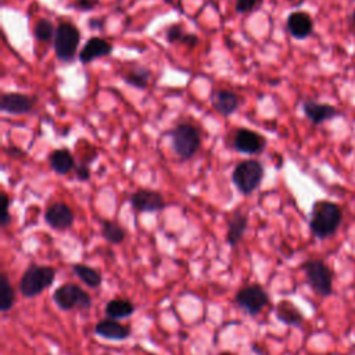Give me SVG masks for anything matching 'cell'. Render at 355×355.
Returning a JSON list of instances; mask_svg holds the SVG:
<instances>
[{"mask_svg":"<svg viewBox=\"0 0 355 355\" xmlns=\"http://www.w3.org/2000/svg\"><path fill=\"white\" fill-rule=\"evenodd\" d=\"M343 222L341 208L331 201L320 200L312 205L309 229L316 239H327L333 236Z\"/></svg>","mask_w":355,"mask_h":355,"instance_id":"1","label":"cell"},{"mask_svg":"<svg viewBox=\"0 0 355 355\" xmlns=\"http://www.w3.org/2000/svg\"><path fill=\"white\" fill-rule=\"evenodd\" d=\"M169 136L172 151L180 161H189L201 147V133L189 122L178 123L169 132Z\"/></svg>","mask_w":355,"mask_h":355,"instance_id":"2","label":"cell"},{"mask_svg":"<svg viewBox=\"0 0 355 355\" xmlns=\"http://www.w3.org/2000/svg\"><path fill=\"white\" fill-rule=\"evenodd\" d=\"M55 279V269L49 265L31 263L22 273L18 288L25 298H33L42 294L53 284Z\"/></svg>","mask_w":355,"mask_h":355,"instance_id":"3","label":"cell"},{"mask_svg":"<svg viewBox=\"0 0 355 355\" xmlns=\"http://www.w3.org/2000/svg\"><path fill=\"white\" fill-rule=\"evenodd\" d=\"M263 179V165L254 158L240 161L232 173V182L237 187V190L248 196L254 190H257Z\"/></svg>","mask_w":355,"mask_h":355,"instance_id":"4","label":"cell"},{"mask_svg":"<svg viewBox=\"0 0 355 355\" xmlns=\"http://www.w3.org/2000/svg\"><path fill=\"white\" fill-rule=\"evenodd\" d=\"M80 42V32L72 22H61L55 28V35L53 40L55 57L60 61L71 62L75 60L78 53V46Z\"/></svg>","mask_w":355,"mask_h":355,"instance_id":"5","label":"cell"},{"mask_svg":"<svg viewBox=\"0 0 355 355\" xmlns=\"http://www.w3.org/2000/svg\"><path fill=\"white\" fill-rule=\"evenodd\" d=\"M305 279L309 287L320 297L333 294V270L322 259H309L302 263Z\"/></svg>","mask_w":355,"mask_h":355,"instance_id":"6","label":"cell"},{"mask_svg":"<svg viewBox=\"0 0 355 355\" xmlns=\"http://www.w3.org/2000/svg\"><path fill=\"white\" fill-rule=\"evenodd\" d=\"M53 301L62 311H71L75 308L89 311L92 308V297L89 293L73 283H65L55 288L53 293Z\"/></svg>","mask_w":355,"mask_h":355,"instance_id":"7","label":"cell"},{"mask_svg":"<svg viewBox=\"0 0 355 355\" xmlns=\"http://www.w3.org/2000/svg\"><path fill=\"white\" fill-rule=\"evenodd\" d=\"M234 301L250 315H257L269 304V295L259 284H250L236 293Z\"/></svg>","mask_w":355,"mask_h":355,"instance_id":"8","label":"cell"},{"mask_svg":"<svg viewBox=\"0 0 355 355\" xmlns=\"http://www.w3.org/2000/svg\"><path fill=\"white\" fill-rule=\"evenodd\" d=\"M232 146L237 153L257 155L265 150L266 139L258 132L247 128H239L233 135Z\"/></svg>","mask_w":355,"mask_h":355,"instance_id":"9","label":"cell"},{"mask_svg":"<svg viewBox=\"0 0 355 355\" xmlns=\"http://www.w3.org/2000/svg\"><path fill=\"white\" fill-rule=\"evenodd\" d=\"M36 98L19 92H6L0 97V110L11 115H25L33 111Z\"/></svg>","mask_w":355,"mask_h":355,"instance_id":"10","label":"cell"},{"mask_svg":"<svg viewBox=\"0 0 355 355\" xmlns=\"http://www.w3.org/2000/svg\"><path fill=\"white\" fill-rule=\"evenodd\" d=\"M73 211L62 201L50 204L44 211V222L54 230H67L73 225Z\"/></svg>","mask_w":355,"mask_h":355,"instance_id":"11","label":"cell"},{"mask_svg":"<svg viewBox=\"0 0 355 355\" xmlns=\"http://www.w3.org/2000/svg\"><path fill=\"white\" fill-rule=\"evenodd\" d=\"M130 205L139 212H157L166 207V202L155 190L151 189H139L130 194Z\"/></svg>","mask_w":355,"mask_h":355,"instance_id":"12","label":"cell"},{"mask_svg":"<svg viewBox=\"0 0 355 355\" xmlns=\"http://www.w3.org/2000/svg\"><path fill=\"white\" fill-rule=\"evenodd\" d=\"M112 53V44L100 36H92L80 49L78 58L82 64H89L96 58L107 57Z\"/></svg>","mask_w":355,"mask_h":355,"instance_id":"13","label":"cell"},{"mask_svg":"<svg viewBox=\"0 0 355 355\" xmlns=\"http://www.w3.org/2000/svg\"><path fill=\"white\" fill-rule=\"evenodd\" d=\"M211 105L222 116H229L240 107V97L229 89H216L209 96Z\"/></svg>","mask_w":355,"mask_h":355,"instance_id":"14","label":"cell"},{"mask_svg":"<svg viewBox=\"0 0 355 355\" xmlns=\"http://www.w3.org/2000/svg\"><path fill=\"white\" fill-rule=\"evenodd\" d=\"M286 26L293 37L306 39L313 31V21L308 12L294 11L287 17Z\"/></svg>","mask_w":355,"mask_h":355,"instance_id":"15","label":"cell"},{"mask_svg":"<svg viewBox=\"0 0 355 355\" xmlns=\"http://www.w3.org/2000/svg\"><path fill=\"white\" fill-rule=\"evenodd\" d=\"M94 333L107 340L121 341L130 336V327L116 322V319L107 318L97 322V324L94 326Z\"/></svg>","mask_w":355,"mask_h":355,"instance_id":"16","label":"cell"},{"mask_svg":"<svg viewBox=\"0 0 355 355\" xmlns=\"http://www.w3.org/2000/svg\"><path fill=\"white\" fill-rule=\"evenodd\" d=\"M302 111L305 116L315 125L333 119L334 116L338 115V111L333 105L326 103H316L312 100H308L302 104Z\"/></svg>","mask_w":355,"mask_h":355,"instance_id":"17","label":"cell"},{"mask_svg":"<svg viewBox=\"0 0 355 355\" xmlns=\"http://www.w3.org/2000/svg\"><path fill=\"white\" fill-rule=\"evenodd\" d=\"M49 164L53 172H55L57 175H67L76 168L75 158L67 147L53 150L49 155Z\"/></svg>","mask_w":355,"mask_h":355,"instance_id":"18","label":"cell"},{"mask_svg":"<svg viewBox=\"0 0 355 355\" xmlns=\"http://www.w3.org/2000/svg\"><path fill=\"white\" fill-rule=\"evenodd\" d=\"M247 226H248V216L239 211L234 212L227 223V233H226L227 244L232 247H236L241 241L247 230Z\"/></svg>","mask_w":355,"mask_h":355,"instance_id":"19","label":"cell"},{"mask_svg":"<svg viewBox=\"0 0 355 355\" xmlns=\"http://www.w3.org/2000/svg\"><path fill=\"white\" fill-rule=\"evenodd\" d=\"M276 318L288 326H301L304 323V315L301 311L288 300H282L276 305Z\"/></svg>","mask_w":355,"mask_h":355,"instance_id":"20","label":"cell"},{"mask_svg":"<svg viewBox=\"0 0 355 355\" xmlns=\"http://www.w3.org/2000/svg\"><path fill=\"white\" fill-rule=\"evenodd\" d=\"M165 37L169 43L179 42V43L187 46L189 49L196 47L198 44V40H200L196 33L186 32L180 24H173V25L168 26L166 31H165Z\"/></svg>","mask_w":355,"mask_h":355,"instance_id":"21","label":"cell"},{"mask_svg":"<svg viewBox=\"0 0 355 355\" xmlns=\"http://www.w3.org/2000/svg\"><path fill=\"white\" fill-rule=\"evenodd\" d=\"M122 79L126 85L141 90L148 86V82L151 79V72L146 67L135 65L133 68H130L125 73H122Z\"/></svg>","mask_w":355,"mask_h":355,"instance_id":"22","label":"cell"},{"mask_svg":"<svg viewBox=\"0 0 355 355\" xmlns=\"http://www.w3.org/2000/svg\"><path fill=\"white\" fill-rule=\"evenodd\" d=\"M104 311L111 319H123L135 313V305L125 298H114L105 304Z\"/></svg>","mask_w":355,"mask_h":355,"instance_id":"23","label":"cell"},{"mask_svg":"<svg viewBox=\"0 0 355 355\" xmlns=\"http://www.w3.org/2000/svg\"><path fill=\"white\" fill-rule=\"evenodd\" d=\"M72 270L90 288H97L103 282L101 273L97 269L87 266L85 263H73Z\"/></svg>","mask_w":355,"mask_h":355,"instance_id":"24","label":"cell"},{"mask_svg":"<svg viewBox=\"0 0 355 355\" xmlns=\"http://www.w3.org/2000/svg\"><path fill=\"white\" fill-rule=\"evenodd\" d=\"M101 236L111 244H121L126 237V230L114 220H101Z\"/></svg>","mask_w":355,"mask_h":355,"instance_id":"25","label":"cell"},{"mask_svg":"<svg viewBox=\"0 0 355 355\" xmlns=\"http://www.w3.org/2000/svg\"><path fill=\"white\" fill-rule=\"evenodd\" d=\"M15 302V293L6 273L0 275V311L8 312Z\"/></svg>","mask_w":355,"mask_h":355,"instance_id":"26","label":"cell"},{"mask_svg":"<svg viewBox=\"0 0 355 355\" xmlns=\"http://www.w3.org/2000/svg\"><path fill=\"white\" fill-rule=\"evenodd\" d=\"M33 35L39 42L47 43L50 40H54V35H55V28L54 24L47 19V18H40L33 28Z\"/></svg>","mask_w":355,"mask_h":355,"instance_id":"27","label":"cell"},{"mask_svg":"<svg viewBox=\"0 0 355 355\" xmlns=\"http://www.w3.org/2000/svg\"><path fill=\"white\" fill-rule=\"evenodd\" d=\"M263 0H236L234 1V10L239 14L251 12L254 10H258L261 7Z\"/></svg>","mask_w":355,"mask_h":355,"instance_id":"28","label":"cell"},{"mask_svg":"<svg viewBox=\"0 0 355 355\" xmlns=\"http://www.w3.org/2000/svg\"><path fill=\"white\" fill-rule=\"evenodd\" d=\"M98 4V0H75L73 7L79 11H90L94 10Z\"/></svg>","mask_w":355,"mask_h":355,"instance_id":"29","label":"cell"},{"mask_svg":"<svg viewBox=\"0 0 355 355\" xmlns=\"http://www.w3.org/2000/svg\"><path fill=\"white\" fill-rule=\"evenodd\" d=\"M75 175H76L78 180L86 182V180L90 179V169H89V166L86 164H79L75 168Z\"/></svg>","mask_w":355,"mask_h":355,"instance_id":"30","label":"cell"},{"mask_svg":"<svg viewBox=\"0 0 355 355\" xmlns=\"http://www.w3.org/2000/svg\"><path fill=\"white\" fill-rule=\"evenodd\" d=\"M3 205H4V211H3V216H1V226L6 227L10 222H11V215L8 212V207H10V198L6 193H3Z\"/></svg>","mask_w":355,"mask_h":355,"instance_id":"31","label":"cell"},{"mask_svg":"<svg viewBox=\"0 0 355 355\" xmlns=\"http://www.w3.org/2000/svg\"><path fill=\"white\" fill-rule=\"evenodd\" d=\"M7 153L10 154V155H12V157H22L24 155V151L21 150V148H18V147H10L8 150H7Z\"/></svg>","mask_w":355,"mask_h":355,"instance_id":"32","label":"cell"},{"mask_svg":"<svg viewBox=\"0 0 355 355\" xmlns=\"http://www.w3.org/2000/svg\"><path fill=\"white\" fill-rule=\"evenodd\" d=\"M219 355H232V354H229V352H220Z\"/></svg>","mask_w":355,"mask_h":355,"instance_id":"33","label":"cell"},{"mask_svg":"<svg viewBox=\"0 0 355 355\" xmlns=\"http://www.w3.org/2000/svg\"><path fill=\"white\" fill-rule=\"evenodd\" d=\"M352 19H354V24H355V11H354V15H352Z\"/></svg>","mask_w":355,"mask_h":355,"instance_id":"34","label":"cell"}]
</instances>
